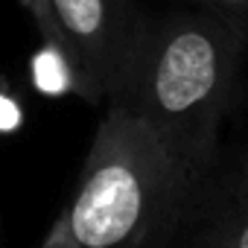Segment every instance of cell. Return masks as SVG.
I'll use <instances>...</instances> for the list:
<instances>
[{
  "label": "cell",
  "instance_id": "277c9868",
  "mask_svg": "<svg viewBox=\"0 0 248 248\" xmlns=\"http://www.w3.org/2000/svg\"><path fill=\"white\" fill-rule=\"evenodd\" d=\"M181 248H248V170L199 187Z\"/></svg>",
  "mask_w": 248,
  "mask_h": 248
},
{
  "label": "cell",
  "instance_id": "5b68a950",
  "mask_svg": "<svg viewBox=\"0 0 248 248\" xmlns=\"http://www.w3.org/2000/svg\"><path fill=\"white\" fill-rule=\"evenodd\" d=\"M193 3L228 18L231 24H236L239 30L248 32V0H193Z\"/></svg>",
  "mask_w": 248,
  "mask_h": 248
},
{
  "label": "cell",
  "instance_id": "7a4b0ae2",
  "mask_svg": "<svg viewBox=\"0 0 248 248\" xmlns=\"http://www.w3.org/2000/svg\"><path fill=\"white\" fill-rule=\"evenodd\" d=\"M196 193L146 123L108 102L64 216L79 248H181Z\"/></svg>",
  "mask_w": 248,
  "mask_h": 248
},
{
  "label": "cell",
  "instance_id": "3957f363",
  "mask_svg": "<svg viewBox=\"0 0 248 248\" xmlns=\"http://www.w3.org/2000/svg\"><path fill=\"white\" fill-rule=\"evenodd\" d=\"M56 53L70 88L111 102L126 79L143 18L129 0H21Z\"/></svg>",
  "mask_w": 248,
  "mask_h": 248
},
{
  "label": "cell",
  "instance_id": "8992f818",
  "mask_svg": "<svg viewBox=\"0 0 248 248\" xmlns=\"http://www.w3.org/2000/svg\"><path fill=\"white\" fill-rule=\"evenodd\" d=\"M41 248H79V242H76V236H73V231H70V225H67V216H64V210L53 219V225H50V231L44 233V242H41Z\"/></svg>",
  "mask_w": 248,
  "mask_h": 248
},
{
  "label": "cell",
  "instance_id": "6da1fadb",
  "mask_svg": "<svg viewBox=\"0 0 248 248\" xmlns=\"http://www.w3.org/2000/svg\"><path fill=\"white\" fill-rule=\"evenodd\" d=\"M248 32L210 9L143 18L126 79L111 99L140 117L202 187L216 167Z\"/></svg>",
  "mask_w": 248,
  "mask_h": 248
},
{
  "label": "cell",
  "instance_id": "52a82bcc",
  "mask_svg": "<svg viewBox=\"0 0 248 248\" xmlns=\"http://www.w3.org/2000/svg\"><path fill=\"white\" fill-rule=\"evenodd\" d=\"M21 123V108H18V99L6 91V85L0 82V135L3 132H12L18 129Z\"/></svg>",
  "mask_w": 248,
  "mask_h": 248
}]
</instances>
